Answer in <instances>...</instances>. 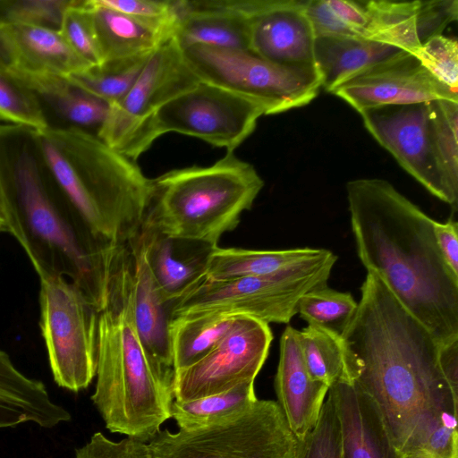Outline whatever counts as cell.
Masks as SVG:
<instances>
[{"instance_id": "cell-1", "label": "cell", "mask_w": 458, "mask_h": 458, "mask_svg": "<svg viewBox=\"0 0 458 458\" xmlns=\"http://www.w3.org/2000/svg\"><path fill=\"white\" fill-rule=\"evenodd\" d=\"M341 336L347 380L375 403L401 455L458 458V394L441 365V345L373 272Z\"/></svg>"}, {"instance_id": "cell-2", "label": "cell", "mask_w": 458, "mask_h": 458, "mask_svg": "<svg viewBox=\"0 0 458 458\" xmlns=\"http://www.w3.org/2000/svg\"><path fill=\"white\" fill-rule=\"evenodd\" d=\"M358 257L441 346L458 342V276L436 242L435 220L378 178L346 184Z\"/></svg>"}, {"instance_id": "cell-3", "label": "cell", "mask_w": 458, "mask_h": 458, "mask_svg": "<svg viewBox=\"0 0 458 458\" xmlns=\"http://www.w3.org/2000/svg\"><path fill=\"white\" fill-rule=\"evenodd\" d=\"M0 182L10 234L39 279L66 277L99 311L116 247L99 242L67 200L45 160L36 131L0 123Z\"/></svg>"}, {"instance_id": "cell-4", "label": "cell", "mask_w": 458, "mask_h": 458, "mask_svg": "<svg viewBox=\"0 0 458 458\" xmlns=\"http://www.w3.org/2000/svg\"><path fill=\"white\" fill-rule=\"evenodd\" d=\"M96 377L91 400L112 433L148 443L171 418L174 372L148 356L137 334L127 245L115 248L110 263Z\"/></svg>"}, {"instance_id": "cell-5", "label": "cell", "mask_w": 458, "mask_h": 458, "mask_svg": "<svg viewBox=\"0 0 458 458\" xmlns=\"http://www.w3.org/2000/svg\"><path fill=\"white\" fill-rule=\"evenodd\" d=\"M37 135L55 180L91 233L111 247L135 238L150 188L136 162L77 128L48 127Z\"/></svg>"}, {"instance_id": "cell-6", "label": "cell", "mask_w": 458, "mask_h": 458, "mask_svg": "<svg viewBox=\"0 0 458 458\" xmlns=\"http://www.w3.org/2000/svg\"><path fill=\"white\" fill-rule=\"evenodd\" d=\"M263 186L255 167L234 153L208 166L170 170L150 179L142 226L218 245L251 208Z\"/></svg>"}, {"instance_id": "cell-7", "label": "cell", "mask_w": 458, "mask_h": 458, "mask_svg": "<svg viewBox=\"0 0 458 458\" xmlns=\"http://www.w3.org/2000/svg\"><path fill=\"white\" fill-rule=\"evenodd\" d=\"M304 443L290 429L276 401L258 399L211 425L160 430L148 447L151 458H302Z\"/></svg>"}, {"instance_id": "cell-8", "label": "cell", "mask_w": 458, "mask_h": 458, "mask_svg": "<svg viewBox=\"0 0 458 458\" xmlns=\"http://www.w3.org/2000/svg\"><path fill=\"white\" fill-rule=\"evenodd\" d=\"M337 256L331 252L310 265L263 276L226 281L204 280L174 302L172 318L181 316L223 313L245 316L270 323L287 324L298 313L301 299L327 285Z\"/></svg>"}, {"instance_id": "cell-9", "label": "cell", "mask_w": 458, "mask_h": 458, "mask_svg": "<svg viewBox=\"0 0 458 458\" xmlns=\"http://www.w3.org/2000/svg\"><path fill=\"white\" fill-rule=\"evenodd\" d=\"M185 61L200 81L211 83L261 104L266 115L310 104L321 81L315 66H287L248 50L204 46L182 48Z\"/></svg>"}, {"instance_id": "cell-10", "label": "cell", "mask_w": 458, "mask_h": 458, "mask_svg": "<svg viewBox=\"0 0 458 458\" xmlns=\"http://www.w3.org/2000/svg\"><path fill=\"white\" fill-rule=\"evenodd\" d=\"M39 327L55 382L77 393L96 377L98 310L64 276L40 278Z\"/></svg>"}, {"instance_id": "cell-11", "label": "cell", "mask_w": 458, "mask_h": 458, "mask_svg": "<svg viewBox=\"0 0 458 458\" xmlns=\"http://www.w3.org/2000/svg\"><path fill=\"white\" fill-rule=\"evenodd\" d=\"M199 81L172 38L152 53L123 98L109 106L97 136L136 162L155 141L151 125L157 111Z\"/></svg>"}, {"instance_id": "cell-12", "label": "cell", "mask_w": 458, "mask_h": 458, "mask_svg": "<svg viewBox=\"0 0 458 458\" xmlns=\"http://www.w3.org/2000/svg\"><path fill=\"white\" fill-rule=\"evenodd\" d=\"M263 115L266 110L259 102L199 81L157 111L151 134L156 140L167 132H177L233 153L255 131Z\"/></svg>"}, {"instance_id": "cell-13", "label": "cell", "mask_w": 458, "mask_h": 458, "mask_svg": "<svg viewBox=\"0 0 458 458\" xmlns=\"http://www.w3.org/2000/svg\"><path fill=\"white\" fill-rule=\"evenodd\" d=\"M360 114L368 131L409 174L456 209L458 188L450 182L438 157L428 102L383 106Z\"/></svg>"}, {"instance_id": "cell-14", "label": "cell", "mask_w": 458, "mask_h": 458, "mask_svg": "<svg viewBox=\"0 0 458 458\" xmlns=\"http://www.w3.org/2000/svg\"><path fill=\"white\" fill-rule=\"evenodd\" d=\"M273 334L260 320L240 316L231 331L205 357L174 373V400L191 401L255 381L268 355Z\"/></svg>"}, {"instance_id": "cell-15", "label": "cell", "mask_w": 458, "mask_h": 458, "mask_svg": "<svg viewBox=\"0 0 458 458\" xmlns=\"http://www.w3.org/2000/svg\"><path fill=\"white\" fill-rule=\"evenodd\" d=\"M331 94L360 114L392 105L458 101L457 91L440 82L411 53L385 59L338 86Z\"/></svg>"}, {"instance_id": "cell-16", "label": "cell", "mask_w": 458, "mask_h": 458, "mask_svg": "<svg viewBox=\"0 0 458 458\" xmlns=\"http://www.w3.org/2000/svg\"><path fill=\"white\" fill-rule=\"evenodd\" d=\"M307 0H233L247 18L249 51L287 66H314L315 35Z\"/></svg>"}, {"instance_id": "cell-17", "label": "cell", "mask_w": 458, "mask_h": 458, "mask_svg": "<svg viewBox=\"0 0 458 458\" xmlns=\"http://www.w3.org/2000/svg\"><path fill=\"white\" fill-rule=\"evenodd\" d=\"M140 234L151 276L172 307L207 279L209 257L218 245L172 237L143 226Z\"/></svg>"}, {"instance_id": "cell-18", "label": "cell", "mask_w": 458, "mask_h": 458, "mask_svg": "<svg viewBox=\"0 0 458 458\" xmlns=\"http://www.w3.org/2000/svg\"><path fill=\"white\" fill-rule=\"evenodd\" d=\"M277 403L296 437L305 442L314 428L329 387L314 380L305 365L299 331L287 326L280 339L275 377Z\"/></svg>"}, {"instance_id": "cell-19", "label": "cell", "mask_w": 458, "mask_h": 458, "mask_svg": "<svg viewBox=\"0 0 458 458\" xmlns=\"http://www.w3.org/2000/svg\"><path fill=\"white\" fill-rule=\"evenodd\" d=\"M127 245L131 259L132 315L137 334L148 356L164 369L173 371L172 304L164 301L151 276L140 233Z\"/></svg>"}, {"instance_id": "cell-20", "label": "cell", "mask_w": 458, "mask_h": 458, "mask_svg": "<svg viewBox=\"0 0 458 458\" xmlns=\"http://www.w3.org/2000/svg\"><path fill=\"white\" fill-rule=\"evenodd\" d=\"M328 391L335 405L344 458H402L375 403L355 382L339 381Z\"/></svg>"}, {"instance_id": "cell-21", "label": "cell", "mask_w": 458, "mask_h": 458, "mask_svg": "<svg viewBox=\"0 0 458 458\" xmlns=\"http://www.w3.org/2000/svg\"><path fill=\"white\" fill-rule=\"evenodd\" d=\"M9 71L38 98L48 125L77 128L97 135L109 111V105L72 82L68 77L31 73L8 67Z\"/></svg>"}, {"instance_id": "cell-22", "label": "cell", "mask_w": 458, "mask_h": 458, "mask_svg": "<svg viewBox=\"0 0 458 458\" xmlns=\"http://www.w3.org/2000/svg\"><path fill=\"white\" fill-rule=\"evenodd\" d=\"M180 47L204 46L249 51V24L233 0H181L173 37Z\"/></svg>"}, {"instance_id": "cell-23", "label": "cell", "mask_w": 458, "mask_h": 458, "mask_svg": "<svg viewBox=\"0 0 458 458\" xmlns=\"http://www.w3.org/2000/svg\"><path fill=\"white\" fill-rule=\"evenodd\" d=\"M0 35L14 69L68 77L92 66L59 30L0 22Z\"/></svg>"}, {"instance_id": "cell-24", "label": "cell", "mask_w": 458, "mask_h": 458, "mask_svg": "<svg viewBox=\"0 0 458 458\" xmlns=\"http://www.w3.org/2000/svg\"><path fill=\"white\" fill-rule=\"evenodd\" d=\"M70 420V412L52 401L44 383L21 373L0 349V428L25 422L52 428Z\"/></svg>"}, {"instance_id": "cell-25", "label": "cell", "mask_w": 458, "mask_h": 458, "mask_svg": "<svg viewBox=\"0 0 458 458\" xmlns=\"http://www.w3.org/2000/svg\"><path fill=\"white\" fill-rule=\"evenodd\" d=\"M102 64L150 55L174 37V26L140 20L87 0Z\"/></svg>"}, {"instance_id": "cell-26", "label": "cell", "mask_w": 458, "mask_h": 458, "mask_svg": "<svg viewBox=\"0 0 458 458\" xmlns=\"http://www.w3.org/2000/svg\"><path fill=\"white\" fill-rule=\"evenodd\" d=\"M401 51L360 37H317L314 66L321 88L332 93L351 78Z\"/></svg>"}, {"instance_id": "cell-27", "label": "cell", "mask_w": 458, "mask_h": 458, "mask_svg": "<svg viewBox=\"0 0 458 458\" xmlns=\"http://www.w3.org/2000/svg\"><path fill=\"white\" fill-rule=\"evenodd\" d=\"M332 251L326 249L295 248L255 250L216 247L209 257L207 280L226 281L244 276H263L318 262Z\"/></svg>"}, {"instance_id": "cell-28", "label": "cell", "mask_w": 458, "mask_h": 458, "mask_svg": "<svg viewBox=\"0 0 458 458\" xmlns=\"http://www.w3.org/2000/svg\"><path fill=\"white\" fill-rule=\"evenodd\" d=\"M239 317L202 313L173 318L170 344L174 373L192 366L211 352L231 331Z\"/></svg>"}, {"instance_id": "cell-29", "label": "cell", "mask_w": 458, "mask_h": 458, "mask_svg": "<svg viewBox=\"0 0 458 458\" xmlns=\"http://www.w3.org/2000/svg\"><path fill=\"white\" fill-rule=\"evenodd\" d=\"M367 15L365 38L414 54L421 46L418 34L420 1H361Z\"/></svg>"}, {"instance_id": "cell-30", "label": "cell", "mask_w": 458, "mask_h": 458, "mask_svg": "<svg viewBox=\"0 0 458 458\" xmlns=\"http://www.w3.org/2000/svg\"><path fill=\"white\" fill-rule=\"evenodd\" d=\"M254 380L241 383L222 393L191 401L174 400L173 418L180 429H192L224 420L254 403Z\"/></svg>"}, {"instance_id": "cell-31", "label": "cell", "mask_w": 458, "mask_h": 458, "mask_svg": "<svg viewBox=\"0 0 458 458\" xmlns=\"http://www.w3.org/2000/svg\"><path fill=\"white\" fill-rule=\"evenodd\" d=\"M303 360L310 377L329 388L347 381L344 344L340 334L308 325L299 331Z\"/></svg>"}, {"instance_id": "cell-32", "label": "cell", "mask_w": 458, "mask_h": 458, "mask_svg": "<svg viewBox=\"0 0 458 458\" xmlns=\"http://www.w3.org/2000/svg\"><path fill=\"white\" fill-rule=\"evenodd\" d=\"M151 55L105 62L72 74L68 79L112 106L127 94Z\"/></svg>"}, {"instance_id": "cell-33", "label": "cell", "mask_w": 458, "mask_h": 458, "mask_svg": "<svg viewBox=\"0 0 458 458\" xmlns=\"http://www.w3.org/2000/svg\"><path fill=\"white\" fill-rule=\"evenodd\" d=\"M0 123L27 127L36 131L49 127L33 91L8 69L0 66Z\"/></svg>"}, {"instance_id": "cell-34", "label": "cell", "mask_w": 458, "mask_h": 458, "mask_svg": "<svg viewBox=\"0 0 458 458\" xmlns=\"http://www.w3.org/2000/svg\"><path fill=\"white\" fill-rule=\"evenodd\" d=\"M358 308L349 293L327 285L306 293L300 301L298 313L308 325H314L341 335Z\"/></svg>"}, {"instance_id": "cell-35", "label": "cell", "mask_w": 458, "mask_h": 458, "mask_svg": "<svg viewBox=\"0 0 458 458\" xmlns=\"http://www.w3.org/2000/svg\"><path fill=\"white\" fill-rule=\"evenodd\" d=\"M434 144L443 168L458 188V101L428 102Z\"/></svg>"}, {"instance_id": "cell-36", "label": "cell", "mask_w": 458, "mask_h": 458, "mask_svg": "<svg viewBox=\"0 0 458 458\" xmlns=\"http://www.w3.org/2000/svg\"><path fill=\"white\" fill-rule=\"evenodd\" d=\"M59 31L74 51L92 66L102 64L87 0L71 1L64 13Z\"/></svg>"}, {"instance_id": "cell-37", "label": "cell", "mask_w": 458, "mask_h": 458, "mask_svg": "<svg viewBox=\"0 0 458 458\" xmlns=\"http://www.w3.org/2000/svg\"><path fill=\"white\" fill-rule=\"evenodd\" d=\"M72 0H0V22L59 30Z\"/></svg>"}, {"instance_id": "cell-38", "label": "cell", "mask_w": 458, "mask_h": 458, "mask_svg": "<svg viewBox=\"0 0 458 458\" xmlns=\"http://www.w3.org/2000/svg\"><path fill=\"white\" fill-rule=\"evenodd\" d=\"M440 82L457 91L458 43L456 38L437 35L421 44L413 54Z\"/></svg>"}, {"instance_id": "cell-39", "label": "cell", "mask_w": 458, "mask_h": 458, "mask_svg": "<svg viewBox=\"0 0 458 458\" xmlns=\"http://www.w3.org/2000/svg\"><path fill=\"white\" fill-rule=\"evenodd\" d=\"M302 458H344L339 421L329 391L318 420L305 440Z\"/></svg>"}, {"instance_id": "cell-40", "label": "cell", "mask_w": 458, "mask_h": 458, "mask_svg": "<svg viewBox=\"0 0 458 458\" xmlns=\"http://www.w3.org/2000/svg\"><path fill=\"white\" fill-rule=\"evenodd\" d=\"M99 4L132 17L176 27L181 0H98Z\"/></svg>"}, {"instance_id": "cell-41", "label": "cell", "mask_w": 458, "mask_h": 458, "mask_svg": "<svg viewBox=\"0 0 458 458\" xmlns=\"http://www.w3.org/2000/svg\"><path fill=\"white\" fill-rule=\"evenodd\" d=\"M75 458H151V455L148 443L131 437L113 441L96 432L87 444L76 449Z\"/></svg>"}, {"instance_id": "cell-42", "label": "cell", "mask_w": 458, "mask_h": 458, "mask_svg": "<svg viewBox=\"0 0 458 458\" xmlns=\"http://www.w3.org/2000/svg\"><path fill=\"white\" fill-rule=\"evenodd\" d=\"M458 17L456 0L420 1L418 34L420 43L442 35L444 30Z\"/></svg>"}, {"instance_id": "cell-43", "label": "cell", "mask_w": 458, "mask_h": 458, "mask_svg": "<svg viewBox=\"0 0 458 458\" xmlns=\"http://www.w3.org/2000/svg\"><path fill=\"white\" fill-rule=\"evenodd\" d=\"M305 13L315 38L359 37L336 16L328 5L327 0H307Z\"/></svg>"}, {"instance_id": "cell-44", "label": "cell", "mask_w": 458, "mask_h": 458, "mask_svg": "<svg viewBox=\"0 0 458 458\" xmlns=\"http://www.w3.org/2000/svg\"><path fill=\"white\" fill-rule=\"evenodd\" d=\"M433 230L445 262L451 271L458 276V223L453 217L445 223L435 220Z\"/></svg>"}, {"instance_id": "cell-45", "label": "cell", "mask_w": 458, "mask_h": 458, "mask_svg": "<svg viewBox=\"0 0 458 458\" xmlns=\"http://www.w3.org/2000/svg\"><path fill=\"white\" fill-rule=\"evenodd\" d=\"M336 16L359 37L365 38L367 15L361 1L327 0Z\"/></svg>"}, {"instance_id": "cell-46", "label": "cell", "mask_w": 458, "mask_h": 458, "mask_svg": "<svg viewBox=\"0 0 458 458\" xmlns=\"http://www.w3.org/2000/svg\"><path fill=\"white\" fill-rule=\"evenodd\" d=\"M0 233H10V226L8 221L7 209L2 191L1 182H0Z\"/></svg>"}, {"instance_id": "cell-47", "label": "cell", "mask_w": 458, "mask_h": 458, "mask_svg": "<svg viewBox=\"0 0 458 458\" xmlns=\"http://www.w3.org/2000/svg\"><path fill=\"white\" fill-rule=\"evenodd\" d=\"M0 66L10 67L11 59L0 35Z\"/></svg>"}, {"instance_id": "cell-48", "label": "cell", "mask_w": 458, "mask_h": 458, "mask_svg": "<svg viewBox=\"0 0 458 458\" xmlns=\"http://www.w3.org/2000/svg\"><path fill=\"white\" fill-rule=\"evenodd\" d=\"M402 458H435L430 454L424 453H416V454H409L402 455Z\"/></svg>"}]
</instances>
